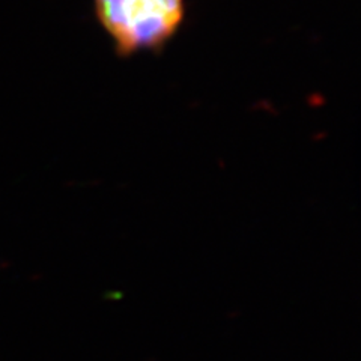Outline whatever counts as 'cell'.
<instances>
[{"mask_svg": "<svg viewBox=\"0 0 361 361\" xmlns=\"http://www.w3.org/2000/svg\"><path fill=\"white\" fill-rule=\"evenodd\" d=\"M97 20L121 56L163 49L185 18V0H94Z\"/></svg>", "mask_w": 361, "mask_h": 361, "instance_id": "cell-1", "label": "cell"}]
</instances>
